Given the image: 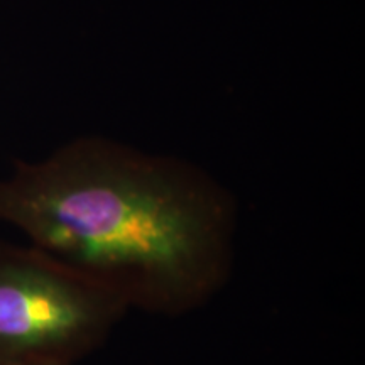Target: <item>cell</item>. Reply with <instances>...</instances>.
<instances>
[{"instance_id": "obj_2", "label": "cell", "mask_w": 365, "mask_h": 365, "mask_svg": "<svg viewBox=\"0 0 365 365\" xmlns=\"http://www.w3.org/2000/svg\"><path fill=\"white\" fill-rule=\"evenodd\" d=\"M129 308L34 245L0 242V359L78 365Z\"/></svg>"}, {"instance_id": "obj_1", "label": "cell", "mask_w": 365, "mask_h": 365, "mask_svg": "<svg viewBox=\"0 0 365 365\" xmlns=\"http://www.w3.org/2000/svg\"><path fill=\"white\" fill-rule=\"evenodd\" d=\"M0 222L137 312H198L230 281L239 205L198 164L103 135L0 176Z\"/></svg>"}, {"instance_id": "obj_3", "label": "cell", "mask_w": 365, "mask_h": 365, "mask_svg": "<svg viewBox=\"0 0 365 365\" xmlns=\"http://www.w3.org/2000/svg\"><path fill=\"white\" fill-rule=\"evenodd\" d=\"M0 365H68V364H41V362H21V360L0 359Z\"/></svg>"}]
</instances>
